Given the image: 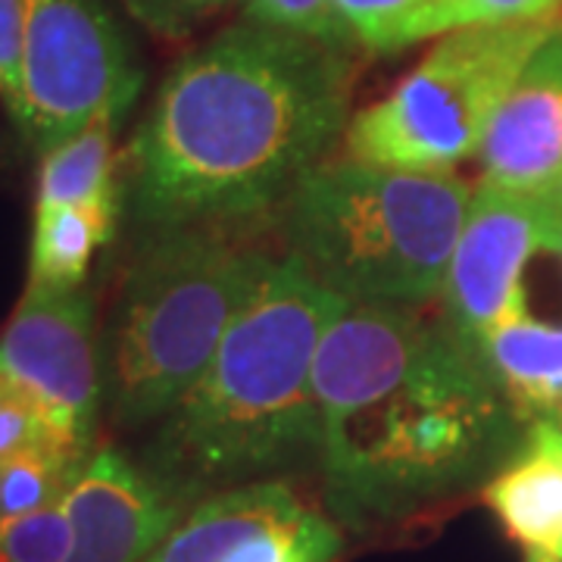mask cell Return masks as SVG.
<instances>
[{"mask_svg":"<svg viewBox=\"0 0 562 562\" xmlns=\"http://www.w3.org/2000/svg\"><path fill=\"white\" fill-rule=\"evenodd\" d=\"M487 509L525 553H553L562 543V428L531 422L522 453L484 484Z\"/></svg>","mask_w":562,"mask_h":562,"instance_id":"obj_13","label":"cell"},{"mask_svg":"<svg viewBox=\"0 0 562 562\" xmlns=\"http://www.w3.org/2000/svg\"><path fill=\"white\" fill-rule=\"evenodd\" d=\"M469 201L457 172L322 160L281 206L288 257L347 303L419 306L441 297Z\"/></svg>","mask_w":562,"mask_h":562,"instance_id":"obj_5","label":"cell"},{"mask_svg":"<svg viewBox=\"0 0 562 562\" xmlns=\"http://www.w3.org/2000/svg\"><path fill=\"white\" fill-rule=\"evenodd\" d=\"M344 50L241 22L166 76L122 154L140 228H228L284 206L347 128Z\"/></svg>","mask_w":562,"mask_h":562,"instance_id":"obj_1","label":"cell"},{"mask_svg":"<svg viewBox=\"0 0 562 562\" xmlns=\"http://www.w3.org/2000/svg\"><path fill=\"white\" fill-rule=\"evenodd\" d=\"M479 360L528 425L553 419L562 409V325L525 313L487 335Z\"/></svg>","mask_w":562,"mask_h":562,"instance_id":"obj_14","label":"cell"},{"mask_svg":"<svg viewBox=\"0 0 562 562\" xmlns=\"http://www.w3.org/2000/svg\"><path fill=\"white\" fill-rule=\"evenodd\" d=\"M140 81L135 50L103 0H29L16 128L38 154L103 116L125 120Z\"/></svg>","mask_w":562,"mask_h":562,"instance_id":"obj_7","label":"cell"},{"mask_svg":"<svg viewBox=\"0 0 562 562\" xmlns=\"http://www.w3.org/2000/svg\"><path fill=\"white\" fill-rule=\"evenodd\" d=\"M557 560L562 562V543H560V550H557Z\"/></svg>","mask_w":562,"mask_h":562,"instance_id":"obj_25","label":"cell"},{"mask_svg":"<svg viewBox=\"0 0 562 562\" xmlns=\"http://www.w3.org/2000/svg\"><path fill=\"white\" fill-rule=\"evenodd\" d=\"M344 535L288 482L225 487L194 503L140 562H338Z\"/></svg>","mask_w":562,"mask_h":562,"instance_id":"obj_10","label":"cell"},{"mask_svg":"<svg viewBox=\"0 0 562 562\" xmlns=\"http://www.w3.org/2000/svg\"><path fill=\"white\" fill-rule=\"evenodd\" d=\"M29 0H0V103L7 116L22 113V47H25Z\"/></svg>","mask_w":562,"mask_h":562,"instance_id":"obj_23","label":"cell"},{"mask_svg":"<svg viewBox=\"0 0 562 562\" xmlns=\"http://www.w3.org/2000/svg\"><path fill=\"white\" fill-rule=\"evenodd\" d=\"M344 306L297 260H272L201 379L157 422L140 462L201 501L316 460L313 369Z\"/></svg>","mask_w":562,"mask_h":562,"instance_id":"obj_3","label":"cell"},{"mask_svg":"<svg viewBox=\"0 0 562 562\" xmlns=\"http://www.w3.org/2000/svg\"><path fill=\"white\" fill-rule=\"evenodd\" d=\"M85 460L88 453L69 450H35L0 460V516L60 506Z\"/></svg>","mask_w":562,"mask_h":562,"instance_id":"obj_17","label":"cell"},{"mask_svg":"<svg viewBox=\"0 0 562 562\" xmlns=\"http://www.w3.org/2000/svg\"><path fill=\"white\" fill-rule=\"evenodd\" d=\"M194 503L140 460L94 447L63 497L69 519L63 562H140Z\"/></svg>","mask_w":562,"mask_h":562,"instance_id":"obj_11","label":"cell"},{"mask_svg":"<svg viewBox=\"0 0 562 562\" xmlns=\"http://www.w3.org/2000/svg\"><path fill=\"white\" fill-rule=\"evenodd\" d=\"M353 38L375 54L401 50L435 35L438 0H335Z\"/></svg>","mask_w":562,"mask_h":562,"instance_id":"obj_18","label":"cell"},{"mask_svg":"<svg viewBox=\"0 0 562 562\" xmlns=\"http://www.w3.org/2000/svg\"><path fill=\"white\" fill-rule=\"evenodd\" d=\"M69 553V519L60 506L0 516V562H63Z\"/></svg>","mask_w":562,"mask_h":562,"instance_id":"obj_20","label":"cell"},{"mask_svg":"<svg viewBox=\"0 0 562 562\" xmlns=\"http://www.w3.org/2000/svg\"><path fill=\"white\" fill-rule=\"evenodd\" d=\"M122 120L103 116L81 128L79 135L41 154L38 201L47 206H94L103 213H122V162L116 135Z\"/></svg>","mask_w":562,"mask_h":562,"instance_id":"obj_15","label":"cell"},{"mask_svg":"<svg viewBox=\"0 0 562 562\" xmlns=\"http://www.w3.org/2000/svg\"><path fill=\"white\" fill-rule=\"evenodd\" d=\"M232 0H125V7L138 16L147 29L176 38L188 32L194 22L228 7Z\"/></svg>","mask_w":562,"mask_h":562,"instance_id":"obj_24","label":"cell"},{"mask_svg":"<svg viewBox=\"0 0 562 562\" xmlns=\"http://www.w3.org/2000/svg\"><path fill=\"white\" fill-rule=\"evenodd\" d=\"M116 213L94 206H47L35 210L29 281L25 288L72 291L88 279L94 254L116 235Z\"/></svg>","mask_w":562,"mask_h":562,"instance_id":"obj_16","label":"cell"},{"mask_svg":"<svg viewBox=\"0 0 562 562\" xmlns=\"http://www.w3.org/2000/svg\"><path fill=\"white\" fill-rule=\"evenodd\" d=\"M272 260L225 228H154L122 272L103 325V413L157 422L194 387Z\"/></svg>","mask_w":562,"mask_h":562,"instance_id":"obj_4","label":"cell"},{"mask_svg":"<svg viewBox=\"0 0 562 562\" xmlns=\"http://www.w3.org/2000/svg\"><path fill=\"white\" fill-rule=\"evenodd\" d=\"M562 0H438L435 35L453 32L462 25H491V22H535L560 16Z\"/></svg>","mask_w":562,"mask_h":562,"instance_id":"obj_22","label":"cell"},{"mask_svg":"<svg viewBox=\"0 0 562 562\" xmlns=\"http://www.w3.org/2000/svg\"><path fill=\"white\" fill-rule=\"evenodd\" d=\"M560 225L562 198L543 201L484 181L472 191L441 291V322L469 353L479 357L491 331L528 313L525 266L538 250L560 254Z\"/></svg>","mask_w":562,"mask_h":562,"instance_id":"obj_9","label":"cell"},{"mask_svg":"<svg viewBox=\"0 0 562 562\" xmlns=\"http://www.w3.org/2000/svg\"><path fill=\"white\" fill-rule=\"evenodd\" d=\"M0 384L32 403L79 450H94L103 353L94 294L25 288L0 335Z\"/></svg>","mask_w":562,"mask_h":562,"instance_id":"obj_8","label":"cell"},{"mask_svg":"<svg viewBox=\"0 0 562 562\" xmlns=\"http://www.w3.org/2000/svg\"><path fill=\"white\" fill-rule=\"evenodd\" d=\"M560 22L562 16H553L447 32L384 101L347 122V157L453 172L482 150L497 106Z\"/></svg>","mask_w":562,"mask_h":562,"instance_id":"obj_6","label":"cell"},{"mask_svg":"<svg viewBox=\"0 0 562 562\" xmlns=\"http://www.w3.org/2000/svg\"><path fill=\"white\" fill-rule=\"evenodd\" d=\"M560 254H562V225H560Z\"/></svg>","mask_w":562,"mask_h":562,"instance_id":"obj_26","label":"cell"},{"mask_svg":"<svg viewBox=\"0 0 562 562\" xmlns=\"http://www.w3.org/2000/svg\"><path fill=\"white\" fill-rule=\"evenodd\" d=\"M244 10L250 22L294 32L344 54L357 44L335 0H244Z\"/></svg>","mask_w":562,"mask_h":562,"instance_id":"obj_19","label":"cell"},{"mask_svg":"<svg viewBox=\"0 0 562 562\" xmlns=\"http://www.w3.org/2000/svg\"><path fill=\"white\" fill-rule=\"evenodd\" d=\"M35 450L91 453V450L72 447L32 403L0 384V460L20 457V453H35Z\"/></svg>","mask_w":562,"mask_h":562,"instance_id":"obj_21","label":"cell"},{"mask_svg":"<svg viewBox=\"0 0 562 562\" xmlns=\"http://www.w3.org/2000/svg\"><path fill=\"white\" fill-rule=\"evenodd\" d=\"M325 494L344 522L401 516L497 462L519 416L443 322L347 303L313 369Z\"/></svg>","mask_w":562,"mask_h":562,"instance_id":"obj_2","label":"cell"},{"mask_svg":"<svg viewBox=\"0 0 562 562\" xmlns=\"http://www.w3.org/2000/svg\"><path fill=\"white\" fill-rule=\"evenodd\" d=\"M479 157L484 184L562 198V22L497 106Z\"/></svg>","mask_w":562,"mask_h":562,"instance_id":"obj_12","label":"cell"}]
</instances>
